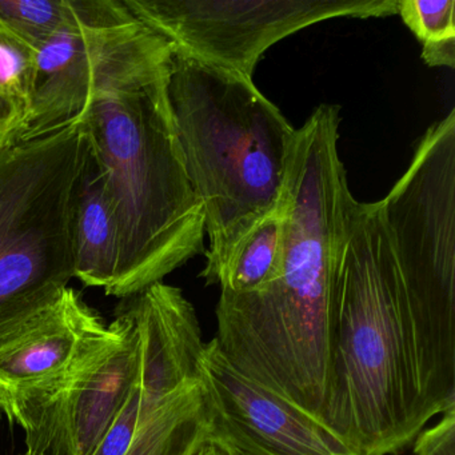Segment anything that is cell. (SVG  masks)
Wrapping results in <instances>:
<instances>
[{"instance_id": "13", "label": "cell", "mask_w": 455, "mask_h": 455, "mask_svg": "<svg viewBox=\"0 0 455 455\" xmlns=\"http://www.w3.org/2000/svg\"><path fill=\"white\" fill-rule=\"evenodd\" d=\"M118 259V230L105 180L94 159L82 183L76 223V278L105 290Z\"/></svg>"}, {"instance_id": "18", "label": "cell", "mask_w": 455, "mask_h": 455, "mask_svg": "<svg viewBox=\"0 0 455 455\" xmlns=\"http://www.w3.org/2000/svg\"><path fill=\"white\" fill-rule=\"evenodd\" d=\"M36 55V50L0 28V100L25 116L26 124L33 98Z\"/></svg>"}, {"instance_id": "14", "label": "cell", "mask_w": 455, "mask_h": 455, "mask_svg": "<svg viewBox=\"0 0 455 455\" xmlns=\"http://www.w3.org/2000/svg\"><path fill=\"white\" fill-rule=\"evenodd\" d=\"M212 411L199 380L156 409L126 455H194L212 438Z\"/></svg>"}, {"instance_id": "22", "label": "cell", "mask_w": 455, "mask_h": 455, "mask_svg": "<svg viewBox=\"0 0 455 455\" xmlns=\"http://www.w3.org/2000/svg\"><path fill=\"white\" fill-rule=\"evenodd\" d=\"M194 455H228V452L225 451L223 447H220L217 442L212 441V438L209 441L204 442Z\"/></svg>"}, {"instance_id": "5", "label": "cell", "mask_w": 455, "mask_h": 455, "mask_svg": "<svg viewBox=\"0 0 455 455\" xmlns=\"http://www.w3.org/2000/svg\"><path fill=\"white\" fill-rule=\"evenodd\" d=\"M92 161L82 116L0 150V331L76 278V223Z\"/></svg>"}, {"instance_id": "9", "label": "cell", "mask_w": 455, "mask_h": 455, "mask_svg": "<svg viewBox=\"0 0 455 455\" xmlns=\"http://www.w3.org/2000/svg\"><path fill=\"white\" fill-rule=\"evenodd\" d=\"M138 370L137 327L119 305L114 321L89 338L62 375L9 423L25 431L28 451L92 455L137 386Z\"/></svg>"}, {"instance_id": "16", "label": "cell", "mask_w": 455, "mask_h": 455, "mask_svg": "<svg viewBox=\"0 0 455 455\" xmlns=\"http://www.w3.org/2000/svg\"><path fill=\"white\" fill-rule=\"evenodd\" d=\"M97 0H0V28L38 52L62 28L76 25Z\"/></svg>"}, {"instance_id": "17", "label": "cell", "mask_w": 455, "mask_h": 455, "mask_svg": "<svg viewBox=\"0 0 455 455\" xmlns=\"http://www.w3.org/2000/svg\"><path fill=\"white\" fill-rule=\"evenodd\" d=\"M396 14L422 44L430 68H455L454 0H398Z\"/></svg>"}, {"instance_id": "12", "label": "cell", "mask_w": 455, "mask_h": 455, "mask_svg": "<svg viewBox=\"0 0 455 455\" xmlns=\"http://www.w3.org/2000/svg\"><path fill=\"white\" fill-rule=\"evenodd\" d=\"M138 332L140 426L167 399L199 382L206 342L196 308L182 290L158 282L124 298Z\"/></svg>"}, {"instance_id": "2", "label": "cell", "mask_w": 455, "mask_h": 455, "mask_svg": "<svg viewBox=\"0 0 455 455\" xmlns=\"http://www.w3.org/2000/svg\"><path fill=\"white\" fill-rule=\"evenodd\" d=\"M430 419L417 329L380 202L356 201L338 275L322 426L356 455H393Z\"/></svg>"}, {"instance_id": "20", "label": "cell", "mask_w": 455, "mask_h": 455, "mask_svg": "<svg viewBox=\"0 0 455 455\" xmlns=\"http://www.w3.org/2000/svg\"><path fill=\"white\" fill-rule=\"evenodd\" d=\"M414 455H455V409L442 414L435 426L418 434Z\"/></svg>"}, {"instance_id": "11", "label": "cell", "mask_w": 455, "mask_h": 455, "mask_svg": "<svg viewBox=\"0 0 455 455\" xmlns=\"http://www.w3.org/2000/svg\"><path fill=\"white\" fill-rule=\"evenodd\" d=\"M108 326L66 286L0 331V417L15 412L70 366L89 338Z\"/></svg>"}, {"instance_id": "3", "label": "cell", "mask_w": 455, "mask_h": 455, "mask_svg": "<svg viewBox=\"0 0 455 455\" xmlns=\"http://www.w3.org/2000/svg\"><path fill=\"white\" fill-rule=\"evenodd\" d=\"M170 108L210 238L206 284H220L247 236L283 199L295 129L254 81L172 52Z\"/></svg>"}, {"instance_id": "15", "label": "cell", "mask_w": 455, "mask_h": 455, "mask_svg": "<svg viewBox=\"0 0 455 455\" xmlns=\"http://www.w3.org/2000/svg\"><path fill=\"white\" fill-rule=\"evenodd\" d=\"M286 235V206H281L247 236L220 281L223 292L260 291L279 278Z\"/></svg>"}, {"instance_id": "4", "label": "cell", "mask_w": 455, "mask_h": 455, "mask_svg": "<svg viewBox=\"0 0 455 455\" xmlns=\"http://www.w3.org/2000/svg\"><path fill=\"white\" fill-rule=\"evenodd\" d=\"M167 81L169 71L100 92L81 114L118 230L116 274L103 291L119 299L164 282L204 249V204L188 180Z\"/></svg>"}, {"instance_id": "7", "label": "cell", "mask_w": 455, "mask_h": 455, "mask_svg": "<svg viewBox=\"0 0 455 455\" xmlns=\"http://www.w3.org/2000/svg\"><path fill=\"white\" fill-rule=\"evenodd\" d=\"M172 58L169 42L138 22L124 0H97L86 18L36 52L30 114L20 138L73 121L100 92L156 78L169 71Z\"/></svg>"}, {"instance_id": "10", "label": "cell", "mask_w": 455, "mask_h": 455, "mask_svg": "<svg viewBox=\"0 0 455 455\" xmlns=\"http://www.w3.org/2000/svg\"><path fill=\"white\" fill-rule=\"evenodd\" d=\"M199 379L212 439L228 455H356L321 423L241 374L214 339L204 346Z\"/></svg>"}, {"instance_id": "6", "label": "cell", "mask_w": 455, "mask_h": 455, "mask_svg": "<svg viewBox=\"0 0 455 455\" xmlns=\"http://www.w3.org/2000/svg\"><path fill=\"white\" fill-rule=\"evenodd\" d=\"M380 202L417 329L422 393L455 399V110L425 132Z\"/></svg>"}, {"instance_id": "21", "label": "cell", "mask_w": 455, "mask_h": 455, "mask_svg": "<svg viewBox=\"0 0 455 455\" xmlns=\"http://www.w3.org/2000/svg\"><path fill=\"white\" fill-rule=\"evenodd\" d=\"M25 127V116L0 100V150L20 140Z\"/></svg>"}, {"instance_id": "23", "label": "cell", "mask_w": 455, "mask_h": 455, "mask_svg": "<svg viewBox=\"0 0 455 455\" xmlns=\"http://www.w3.org/2000/svg\"><path fill=\"white\" fill-rule=\"evenodd\" d=\"M20 455H41V454H36V452L28 451V450H26V451L23 452V454H20Z\"/></svg>"}, {"instance_id": "1", "label": "cell", "mask_w": 455, "mask_h": 455, "mask_svg": "<svg viewBox=\"0 0 455 455\" xmlns=\"http://www.w3.org/2000/svg\"><path fill=\"white\" fill-rule=\"evenodd\" d=\"M339 124V108L321 105L295 129L281 274L260 291L220 292L214 338L241 374L319 423L331 372L338 275L356 204L338 153Z\"/></svg>"}, {"instance_id": "8", "label": "cell", "mask_w": 455, "mask_h": 455, "mask_svg": "<svg viewBox=\"0 0 455 455\" xmlns=\"http://www.w3.org/2000/svg\"><path fill=\"white\" fill-rule=\"evenodd\" d=\"M130 14L175 54L254 81L266 52L334 18L388 17L398 0H124Z\"/></svg>"}, {"instance_id": "19", "label": "cell", "mask_w": 455, "mask_h": 455, "mask_svg": "<svg viewBox=\"0 0 455 455\" xmlns=\"http://www.w3.org/2000/svg\"><path fill=\"white\" fill-rule=\"evenodd\" d=\"M140 428V391L135 386L92 455H126Z\"/></svg>"}]
</instances>
